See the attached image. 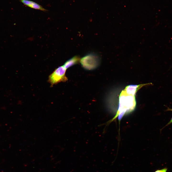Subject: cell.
Instances as JSON below:
<instances>
[{"mask_svg":"<svg viewBox=\"0 0 172 172\" xmlns=\"http://www.w3.org/2000/svg\"><path fill=\"white\" fill-rule=\"evenodd\" d=\"M66 69L62 66L56 69L49 76L48 81L51 86L60 82L67 81V78L65 75Z\"/></svg>","mask_w":172,"mask_h":172,"instance_id":"cell-3","label":"cell"},{"mask_svg":"<svg viewBox=\"0 0 172 172\" xmlns=\"http://www.w3.org/2000/svg\"><path fill=\"white\" fill-rule=\"evenodd\" d=\"M25 5L31 8L40 10L43 11H47L48 10L38 3L34 1L28 0H19Z\"/></svg>","mask_w":172,"mask_h":172,"instance_id":"cell-5","label":"cell"},{"mask_svg":"<svg viewBox=\"0 0 172 172\" xmlns=\"http://www.w3.org/2000/svg\"><path fill=\"white\" fill-rule=\"evenodd\" d=\"M167 168H164L161 169L157 170L154 172H167Z\"/></svg>","mask_w":172,"mask_h":172,"instance_id":"cell-7","label":"cell"},{"mask_svg":"<svg viewBox=\"0 0 172 172\" xmlns=\"http://www.w3.org/2000/svg\"><path fill=\"white\" fill-rule=\"evenodd\" d=\"M81 59L78 56H75L67 60L63 65L66 69L80 62Z\"/></svg>","mask_w":172,"mask_h":172,"instance_id":"cell-6","label":"cell"},{"mask_svg":"<svg viewBox=\"0 0 172 172\" xmlns=\"http://www.w3.org/2000/svg\"><path fill=\"white\" fill-rule=\"evenodd\" d=\"M151 84L148 83L139 85H129L127 86L124 90L127 94L135 96L136 92L140 88L144 86Z\"/></svg>","mask_w":172,"mask_h":172,"instance_id":"cell-4","label":"cell"},{"mask_svg":"<svg viewBox=\"0 0 172 172\" xmlns=\"http://www.w3.org/2000/svg\"><path fill=\"white\" fill-rule=\"evenodd\" d=\"M167 110H168V111H172V109H170V108H168L167 109Z\"/></svg>","mask_w":172,"mask_h":172,"instance_id":"cell-9","label":"cell"},{"mask_svg":"<svg viewBox=\"0 0 172 172\" xmlns=\"http://www.w3.org/2000/svg\"><path fill=\"white\" fill-rule=\"evenodd\" d=\"M80 62L85 69L92 70L99 66L101 59L99 56L97 54L91 53L86 54L81 59Z\"/></svg>","mask_w":172,"mask_h":172,"instance_id":"cell-2","label":"cell"},{"mask_svg":"<svg viewBox=\"0 0 172 172\" xmlns=\"http://www.w3.org/2000/svg\"><path fill=\"white\" fill-rule=\"evenodd\" d=\"M136 105L135 96L127 95L124 91L123 90L119 97L118 110L116 116L113 120L118 117V120H120L125 114L133 111L135 108Z\"/></svg>","mask_w":172,"mask_h":172,"instance_id":"cell-1","label":"cell"},{"mask_svg":"<svg viewBox=\"0 0 172 172\" xmlns=\"http://www.w3.org/2000/svg\"><path fill=\"white\" fill-rule=\"evenodd\" d=\"M172 123V117L171 119L170 120V121L168 123V124L166 125V126H167L168 125L170 124H171V123Z\"/></svg>","mask_w":172,"mask_h":172,"instance_id":"cell-8","label":"cell"}]
</instances>
